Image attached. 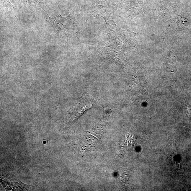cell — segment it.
<instances>
[{
    "mask_svg": "<svg viewBox=\"0 0 191 191\" xmlns=\"http://www.w3.org/2000/svg\"><path fill=\"white\" fill-rule=\"evenodd\" d=\"M46 1V0H21L20 5L26 10L39 7L43 8Z\"/></svg>",
    "mask_w": 191,
    "mask_h": 191,
    "instance_id": "1",
    "label": "cell"
},
{
    "mask_svg": "<svg viewBox=\"0 0 191 191\" xmlns=\"http://www.w3.org/2000/svg\"><path fill=\"white\" fill-rule=\"evenodd\" d=\"M1 8L8 11L13 10L14 6L9 0H1Z\"/></svg>",
    "mask_w": 191,
    "mask_h": 191,
    "instance_id": "2",
    "label": "cell"
},
{
    "mask_svg": "<svg viewBox=\"0 0 191 191\" xmlns=\"http://www.w3.org/2000/svg\"><path fill=\"white\" fill-rule=\"evenodd\" d=\"M187 112H188V113L189 116L190 115V112L191 110V107L189 106L188 104H186Z\"/></svg>",
    "mask_w": 191,
    "mask_h": 191,
    "instance_id": "3",
    "label": "cell"
}]
</instances>
